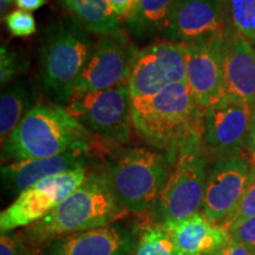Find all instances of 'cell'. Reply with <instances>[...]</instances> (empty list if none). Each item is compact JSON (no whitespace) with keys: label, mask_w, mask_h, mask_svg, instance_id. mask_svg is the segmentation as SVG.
Returning <instances> with one entry per match:
<instances>
[{"label":"cell","mask_w":255,"mask_h":255,"mask_svg":"<svg viewBox=\"0 0 255 255\" xmlns=\"http://www.w3.org/2000/svg\"><path fill=\"white\" fill-rule=\"evenodd\" d=\"M255 216V176L252 181L250 188L245 194L244 199H242L240 206H239V209L235 214L234 218H233L231 225H229L228 231L234 226L239 225V223L244 222L245 220H248L251 218H254Z\"/></svg>","instance_id":"cell-28"},{"label":"cell","mask_w":255,"mask_h":255,"mask_svg":"<svg viewBox=\"0 0 255 255\" xmlns=\"http://www.w3.org/2000/svg\"><path fill=\"white\" fill-rule=\"evenodd\" d=\"M96 135L59 104H37L2 143V157L13 161L49 158L94 146Z\"/></svg>","instance_id":"cell-3"},{"label":"cell","mask_w":255,"mask_h":255,"mask_svg":"<svg viewBox=\"0 0 255 255\" xmlns=\"http://www.w3.org/2000/svg\"><path fill=\"white\" fill-rule=\"evenodd\" d=\"M0 255H33V252L19 234L4 233L0 238Z\"/></svg>","instance_id":"cell-27"},{"label":"cell","mask_w":255,"mask_h":255,"mask_svg":"<svg viewBox=\"0 0 255 255\" xmlns=\"http://www.w3.org/2000/svg\"><path fill=\"white\" fill-rule=\"evenodd\" d=\"M133 255H183L163 223H150L143 229Z\"/></svg>","instance_id":"cell-23"},{"label":"cell","mask_w":255,"mask_h":255,"mask_svg":"<svg viewBox=\"0 0 255 255\" xmlns=\"http://www.w3.org/2000/svg\"><path fill=\"white\" fill-rule=\"evenodd\" d=\"M213 255H255V253L245 245L233 241L231 238V241L227 242Z\"/></svg>","instance_id":"cell-29"},{"label":"cell","mask_w":255,"mask_h":255,"mask_svg":"<svg viewBox=\"0 0 255 255\" xmlns=\"http://www.w3.org/2000/svg\"><path fill=\"white\" fill-rule=\"evenodd\" d=\"M233 241L245 245L255 253V216L229 229Z\"/></svg>","instance_id":"cell-26"},{"label":"cell","mask_w":255,"mask_h":255,"mask_svg":"<svg viewBox=\"0 0 255 255\" xmlns=\"http://www.w3.org/2000/svg\"><path fill=\"white\" fill-rule=\"evenodd\" d=\"M225 32L221 0H178L161 37L184 45Z\"/></svg>","instance_id":"cell-15"},{"label":"cell","mask_w":255,"mask_h":255,"mask_svg":"<svg viewBox=\"0 0 255 255\" xmlns=\"http://www.w3.org/2000/svg\"><path fill=\"white\" fill-rule=\"evenodd\" d=\"M226 97L255 108V46L226 28L223 40Z\"/></svg>","instance_id":"cell-17"},{"label":"cell","mask_w":255,"mask_h":255,"mask_svg":"<svg viewBox=\"0 0 255 255\" xmlns=\"http://www.w3.org/2000/svg\"><path fill=\"white\" fill-rule=\"evenodd\" d=\"M8 1H11V0H1V4H2V9H4V7H6V4H7Z\"/></svg>","instance_id":"cell-33"},{"label":"cell","mask_w":255,"mask_h":255,"mask_svg":"<svg viewBox=\"0 0 255 255\" xmlns=\"http://www.w3.org/2000/svg\"><path fill=\"white\" fill-rule=\"evenodd\" d=\"M178 0H137L124 20L129 31L138 38L161 34Z\"/></svg>","instance_id":"cell-20"},{"label":"cell","mask_w":255,"mask_h":255,"mask_svg":"<svg viewBox=\"0 0 255 255\" xmlns=\"http://www.w3.org/2000/svg\"><path fill=\"white\" fill-rule=\"evenodd\" d=\"M254 107L226 98L205 113L203 149L218 159L244 155Z\"/></svg>","instance_id":"cell-13"},{"label":"cell","mask_w":255,"mask_h":255,"mask_svg":"<svg viewBox=\"0 0 255 255\" xmlns=\"http://www.w3.org/2000/svg\"><path fill=\"white\" fill-rule=\"evenodd\" d=\"M33 107V91L27 83H13L2 90L0 98V135L2 143Z\"/></svg>","instance_id":"cell-21"},{"label":"cell","mask_w":255,"mask_h":255,"mask_svg":"<svg viewBox=\"0 0 255 255\" xmlns=\"http://www.w3.org/2000/svg\"><path fill=\"white\" fill-rule=\"evenodd\" d=\"M184 82H187L184 46L161 39L139 50L128 85L131 98H139Z\"/></svg>","instance_id":"cell-11"},{"label":"cell","mask_w":255,"mask_h":255,"mask_svg":"<svg viewBox=\"0 0 255 255\" xmlns=\"http://www.w3.org/2000/svg\"><path fill=\"white\" fill-rule=\"evenodd\" d=\"M131 100L136 132L149 145L167 154L173 163L182 149L203 146L206 110L194 100L187 82Z\"/></svg>","instance_id":"cell-1"},{"label":"cell","mask_w":255,"mask_h":255,"mask_svg":"<svg viewBox=\"0 0 255 255\" xmlns=\"http://www.w3.org/2000/svg\"><path fill=\"white\" fill-rule=\"evenodd\" d=\"M85 146L64 152L62 155L49 158L15 161L1 167L2 184L11 194H20L44 178L68 171L87 169L92 157V152L97 148Z\"/></svg>","instance_id":"cell-16"},{"label":"cell","mask_w":255,"mask_h":255,"mask_svg":"<svg viewBox=\"0 0 255 255\" xmlns=\"http://www.w3.org/2000/svg\"><path fill=\"white\" fill-rule=\"evenodd\" d=\"M254 176L255 170L244 155L218 159L208 173L202 214L228 231Z\"/></svg>","instance_id":"cell-10"},{"label":"cell","mask_w":255,"mask_h":255,"mask_svg":"<svg viewBox=\"0 0 255 255\" xmlns=\"http://www.w3.org/2000/svg\"><path fill=\"white\" fill-rule=\"evenodd\" d=\"M73 19H62L47 30L39 50L40 78L51 98L68 105L87 65L94 41Z\"/></svg>","instance_id":"cell-5"},{"label":"cell","mask_w":255,"mask_h":255,"mask_svg":"<svg viewBox=\"0 0 255 255\" xmlns=\"http://www.w3.org/2000/svg\"><path fill=\"white\" fill-rule=\"evenodd\" d=\"M6 26L14 37H28L36 32V19L30 12L17 9L6 15Z\"/></svg>","instance_id":"cell-24"},{"label":"cell","mask_w":255,"mask_h":255,"mask_svg":"<svg viewBox=\"0 0 255 255\" xmlns=\"http://www.w3.org/2000/svg\"><path fill=\"white\" fill-rule=\"evenodd\" d=\"M173 165L164 152L144 148H119L108 155L100 169L124 209L150 218L167 186Z\"/></svg>","instance_id":"cell-4"},{"label":"cell","mask_w":255,"mask_h":255,"mask_svg":"<svg viewBox=\"0 0 255 255\" xmlns=\"http://www.w3.org/2000/svg\"><path fill=\"white\" fill-rule=\"evenodd\" d=\"M225 33L184 44L187 84L202 109H209L226 100L223 70Z\"/></svg>","instance_id":"cell-12"},{"label":"cell","mask_w":255,"mask_h":255,"mask_svg":"<svg viewBox=\"0 0 255 255\" xmlns=\"http://www.w3.org/2000/svg\"><path fill=\"white\" fill-rule=\"evenodd\" d=\"M163 225L183 255H213L231 241L227 229L212 223L200 212Z\"/></svg>","instance_id":"cell-18"},{"label":"cell","mask_w":255,"mask_h":255,"mask_svg":"<svg viewBox=\"0 0 255 255\" xmlns=\"http://www.w3.org/2000/svg\"><path fill=\"white\" fill-rule=\"evenodd\" d=\"M87 176V169H78L46 177L27 188L0 214L1 234L39 221L68 199Z\"/></svg>","instance_id":"cell-9"},{"label":"cell","mask_w":255,"mask_h":255,"mask_svg":"<svg viewBox=\"0 0 255 255\" xmlns=\"http://www.w3.org/2000/svg\"><path fill=\"white\" fill-rule=\"evenodd\" d=\"M135 234L121 223L72 233L31 248L33 255H133Z\"/></svg>","instance_id":"cell-14"},{"label":"cell","mask_w":255,"mask_h":255,"mask_svg":"<svg viewBox=\"0 0 255 255\" xmlns=\"http://www.w3.org/2000/svg\"><path fill=\"white\" fill-rule=\"evenodd\" d=\"M15 4L20 9L28 12L43 7L46 4V0H15Z\"/></svg>","instance_id":"cell-32"},{"label":"cell","mask_w":255,"mask_h":255,"mask_svg":"<svg viewBox=\"0 0 255 255\" xmlns=\"http://www.w3.org/2000/svg\"><path fill=\"white\" fill-rule=\"evenodd\" d=\"M226 28L255 46V0H221Z\"/></svg>","instance_id":"cell-22"},{"label":"cell","mask_w":255,"mask_h":255,"mask_svg":"<svg viewBox=\"0 0 255 255\" xmlns=\"http://www.w3.org/2000/svg\"><path fill=\"white\" fill-rule=\"evenodd\" d=\"M136 2H137V0H135V4H136Z\"/></svg>","instance_id":"cell-35"},{"label":"cell","mask_w":255,"mask_h":255,"mask_svg":"<svg viewBox=\"0 0 255 255\" xmlns=\"http://www.w3.org/2000/svg\"><path fill=\"white\" fill-rule=\"evenodd\" d=\"M138 52L139 50L122 28L101 34L95 41L72 96L128 84Z\"/></svg>","instance_id":"cell-8"},{"label":"cell","mask_w":255,"mask_h":255,"mask_svg":"<svg viewBox=\"0 0 255 255\" xmlns=\"http://www.w3.org/2000/svg\"><path fill=\"white\" fill-rule=\"evenodd\" d=\"M109 2L120 19H126L135 5V0H109Z\"/></svg>","instance_id":"cell-31"},{"label":"cell","mask_w":255,"mask_h":255,"mask_svg":"<svg viewBox=\"0 0 255 255\" xmlns=\"http://www.w3.org/2000/svg\"><path fill=\"white\" fill-rule=\"evenodd\" d=\"M76 23L90 33L104 34L121 28L109 0H59Z\"/></svg>","instance_id":"cell-19"},{"label":"cell","mask_w":255,"mask_h":255,"mask_svg":"<svg viewBox=\"0 0 255 255\" xmlns=\"http://www.w3.org/2000/svg\"><path fill=\"white\" fill-rule=\"evenodd\" d=\"M127 214L101 169H95L68 199L19 235L34 248L63 235L114 225Z\"/></svg>","instance_id":"cell-2"},{"label":"cell","mask_w":255,"mask_h":255,"mask_svg":"<svg viewBox=\"0 0 255 255\" xmlns=\"http://www.w3.org/2000/svg\"><path fill=\"white\" fill-rule=\"evenodd\" d=\"M203 146L182 149L161 199L150 218L152 223H167L196 214L203 205L208 171Z\"/></svg>","instance_id":"cell-6"},{"label":"cell","mask_w":255,"mask_h":255,"mask_svg":"<svg viewBox=\"0 0 255 255\" xmlns=\"http://www.w3.org/2000/svg\"><path fill=\"white\" fill-rule=\"evenodd\" d=\"M254 115H255V108H254Z\"/></svg>","instance_id":"cell-34"},{"label":"cell","mask_w":255,"mask_h":255,"mask_svg":"<svg viewBox=\"0 0 255 255\" xmlns=\"http://www.w3.org/2000/svg\"><path fill=\"white\" fill-rule=\"evenodd\" d=\"M24 62L19 56L9 52L7 49L1 46L0 50V83L1 85L7 84L12 78L23 71Z\"/></svg>","instance_id":"cell-25"},{"label":"cell","mask_w":255,"mask_h":255,"mask_svg":"<svg viewBox=\"0 0 255 255\" xmlns=\"http://www.w3.org/2000/svg\"><path fill=\"white\" fill-rule=\"evenodd\" d=\"M244 156L250 162L251 167L255 170V115H253L250 133H248L246 144H245Z\"/></svg>","instance_id":"cell-30"},{"label":"cell","mask_w":255,"mask_h":255,"mask_svg":"<svg viewBox=\"0 0 255 255\" xmlns=\"http://www.w3.org/2000/svg\"><path fill=\"white\" fill-rule=\"evenodd\" d=\"M131 95L121 84L102 91L73 95L66 109L88 130L114 144L129 141L131 133Z\"/></svg>","instance_id":"cell-7"}]
</instances>
